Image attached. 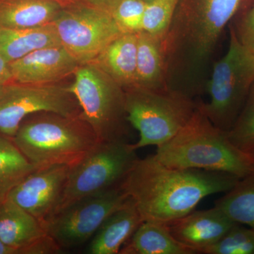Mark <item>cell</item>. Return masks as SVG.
I'll return each instance as SVG.
<instances>
[{"instance_id":"obj_1","label":"cell","mask_w":254,"mask_h":254,"mask_svg":"<svg viewBox=\"0 0 254 254\" xmlns=\"http://www.w3.org/2000/svg\"><path fill=\"white\" fill-rule=\"evenodd\" d=\"M254 0H179L162 37L167 86L193 98L205 91L206 73L225 28Z\"/></svg>"},{"instance_id":"obj_2","label":"cell","mask_w":254,"mask_h":254,"mask_svg":"<svg viewBox=\"0 0 254 254\" xmlns=\"http://www.w3.org/2000/svg\"><path fill=\"white\" fill-rule=\"evenodd\" d=\"M240 180L221 172L170 168L150 155L137 159L121 188L143 221L169 223L193 211L205 197L226 193Z\"/></svg>"},{"instance_id":"obj_3","label":"cell","mask_w":254,"mask_h":254,"mask_svg":"<svg viewBox=\"0 0 254 254\" xmlns=\"http://www.w3.org/2000/svg\"><path fill=\"white\" fill-rule=\"evenodd\" d=\"M154 156L170 168L221 172L240 179L254 173V160L230 141L227 131L210 122L199 102L190 121L157 147Z\"/></svg>"},{"instance_id":"obj_4","label":"cell","mask_w":254,"mask_h":254,"mask_svg":"<svg viewBox=\"0 0 254 254\" xmlns=\"http://www.w3.org/2000/svg\"><path fill=\"white\" fill-rule=\"evenodd\" d=\"M12 139L38 167L74 166L99 142L89 124L81 118L41 112L28 116Z\"/></svg>"},{"instance_id":"obj_5","label":"cell","mask_w":254,"mask_h":254,"mask_svg":"<svg viewBox=\"0 0 254 254\" xmlns=\"http://www.w3.org/2000/svg\"><path fill=\"white\" fill-rule=\"evenodd\" d=\"M67 89L77 100L81 117L100 141H127L128 133L125 91L95 63L81 64ZM129 124V123H128Z\"/></svg>"},{"instance_id":"obj_6","label":"cell","mask_w":254,"mask_h":254,"mask_svg":"<svg viewBox=\"0 0 254 254\" xmlns=\"http://www.w3.org/2000/svg\"><path fill=\"white\" fill-rule=\"evenodd\" d=\"M125 91V110L128 123L139 133L135 150L166 143L193 116L198 102L167 90L153 91L133 86Z\"/></svg>"},{"instance_id":"obj_7","label":"cell","mask_w":254,"mask_h":254,"mask_svg":"<svg viewBox=\"0 0 254 254\" xmlns=\"http://www.w3.org/2000/svg\"><path fill=\"white\" fill-rule=\"evenodd\" d=\"M229 30L228 50L214 64L205 86L210 102H199L210 122L227 132L238 118L254 83V57Z\"/></svg>"},{"instance_id":"obj_8","label":"cell","mask_w":254,"mask_h":254,"mask_svg":"<svg viewBox=\"0 0 254 254\" xmlns=\"http://www.w3.org/2000/svg\"><path fill=\"white\" fill-rule=\"evenodd\" d=\"M136 151L127 141L98 142L79 163L70 168L55 213L81 198L121 187L138 158Z\"/></svg>"},{"instance_id":"obj_9","label":"cell","mask_w":254,"mask_h":254,"mask_svg":"<svg viewBox=\"0 0 254 254\" xmlns=\"http://www.w3.org/2000/svg\"><path fill=\"white\" fill-rule=\"evenodd\" d=\"M52 23L62 46L80 64L94 60L124 33L111 13L83 1L64 7Z\"/></svg>"},{"instance_id":"obj_10","label":"cell","mask_w":254,"mask_h":254,"mask_svg":"<svg viewBox=\"0 0 254 254\" xmlns=\"http://www.w3.org/2000/svg\"><path fill=\"white\" fill-rule=\"evenodd\" d=\"M41 112L76 117L81 115V110L67 86L59 83L12 82L0 90V133L13 138L25 119Z\"/></svg>"},{"instance_id":"obj_11","label":"cell","mask_w":254,"mask_h":254,"mask_svg":"<svg viewBox=\"0 0 254 254\" xmlns=\"http://www.w3.org/2000/svg\"><path fill=\"white\" fill-rule=\"evenodd\" d=\"M128 198L121 187L90 195L57 212L43 225L60 248L77 247L89 240Z\"/></svg>"},{"instance_id":"obj_12","label":"cell","mask_w":254,"mask_h":254,"mask_svg":"<svg viewBox=\"0 0 254 254\" xmlns=\"http://www.w3.org/2000/svg\"><path fill=\"white\" fill-rule=\"evenodd\" d=\"M69 171L66 165L41 167L18 184L7 199L43 224L58 210Z\"/></svg>"},{"instance_id":"obj_13","label":"cell","mask_w":254,"mask_h":254,"mask_svg":"<svg viewBox=\"0 0 254 254\" xmlns=\"http://www.w3.org/2000/svg\"><path fill=\"white\" fill-rule=\"evenodd\" d=\"M0 240L18 254L61 251L38 219L9 199L0 202Z\"/></svg>"},{"instance_id":"obj_14","label":"cell","mask_w":254,"mask_h":254,"mask_svg":"<svg viewBox=\"0 0 254 254\" xmlns=\"http://www.w3.org/2000/svg\"><path fill=\"white\" fill-rule=\"evenodd\" d=\"M78 61L63 46L36 50L10 63L13 81L21 84L58 83L73 74Z\"/></svg>"},{"instance_id":"obj_15","label":"cell","mask_w":254,"mask_h":254,"mask_svg":"<svg viewBox=\"0 0 254 254\" xmlns=\"http://www.w3.org/2000/svg\"><path fill=\"white\" fill-rule=\"evenodd\" d=\"M169 230L182 245L200 254L218 242L237 222L217 207L192 211L169 223Z\"/></svg>"},{"instance_id":"obj_16","label":"cell","mask_w":254,"mask_h":254,"mask_svg":"<svg viewBox=\"0 0 254 254\" xmlns=\"http://www.w3.org/2000/svg\"><path fill=\"white\" fill-rule=\"evenodd\" d=\"M143 222L131 198L108 217L93 237L88 253L117 254Z\"/></svg>"},{"instance_id":"obj_17","label":"cell","mask_w":254,"mask_h":254,"mask_svg":"<svg viewBox=\"0 0 254 254\" xmlns=\"http://www.w3.org/2000/svg\"><path fill=\"white\" fill-rule=\"evenodd\" d=\"M137 33H123L92 61L124 90L136 86Z\"/></svg>"},{"instance_id":"obj_18","label":"cell","mask_w":254,"mask_h":254,"mask_svg":"<svg viewBox=\"0 0 254 254\" xmlns=\"http://www.w3.org/2000/svg\"><path fill=\"white\" fill-rule=\"evenodd\" d=\"M63 8L55 0H0V27L22 29L50 24Z\"/></svg>"},{"instance_id":"obj_19","label":"cell","mask_w":254,"mask_h":254,"mask_svg":"<svg viewBox=\"0 0 254 254\" xmlns=\"http://www.w3.org/2000/svg\"><path fill=\"white\" fill-rule=\"evenodd\" d=\"M59 46L61 42L53 23L22 29L1 28L0 55L9 63L36 50Z\"/></svg>"},{"instance_id":"obj_20","label":"cell","mask_w":254,"mask_h":254,"mask_svg":"<svg viewBox=\"0 0 254 254\" xmlns=\"http://www.w3.org/2000/svg\"><path fill=\"white\" fill-rule=\"evenodd\" d=\"M136 86L167 91L166 71L162 37L141 31L137 33Z\"/></svg>"},{"instance_id":"obj_21","label":"cell","mask_w":254,"mask_h":254,"mask_svg":"<svg viewBox=\"0 0 254 254\" xmlns=\"http://www.w3.org/2000/svg\"><path fill=\"white\" fill-rule=\"evenodd\" d=\"M120 254H194L170 233L166 223L143 221L129 240L123 245Z\"/></svg>"},{"instance_id":"obj_22","label":"cell","mask_w":254,"mask_h":254,"mask_svg":"<svg viewBox=\"0 0 254 254\" xmlns=\"http://www.w3.org/2000/svg\"><path fill=\"white\" fill-rule=\"evenodd\" d=\"M39 168L23 154L12 138L0 133V202L7 199L11 190Z\"/></svg>"},{"instance_id":"obj_23","label":"cell","mask_w":254,"mask_h":254,"mask_svg":"<svg viewBox=\"0 0 254 254\" xmlns=\"http://www.w3.org/2000/svg\"><path fill=\"white\" fill-rule=\"evenodd\" d=\"M233 221L254 230V173L240 179L235 186L215 202Z\"/></svg>"},{"instance_id":"obj_24","label":"cell","mask_w":254,"mask_h":254,"mask_svg":"<svg viewBox=\"0 0 254 254\" xmlns=\"http://www.w3.org/2000/svg\"><path fill=\"white\" fill-rule=\"evenodd\" d=\"M227 136L239 150L254 160V83Z\"/></svg>"},{"instance_id":"obj_25","label":"cell","mask_w":254,"mask_h":254,"mask_svg":"<svg viewBox=\"0 0 254 254\" xmlns=\"http://www.w3.org/2000/svg\"><path fill=\"white\" fill-rule=\"evenodd\" d=\"M200 254H254V230L237 223L214 245Z\"/></svg>"},{"instance_id":"obj_26","label":"cell","mask_w":254,"mask_h":254,"mask_svg":"<svg viewBox=\"0 0 254 254\" xmlns=\"http://www.w3.org/2000/svg\"><path fill=\"white\" fill-rule=\"evenodd\" d=\"M179 0H154L147 3L142 31L163 37L171 22Z\"/></svg>"},{"instance_id":"obj_27","label":"cell","mask_w":254,"mask_h":254,"mask_svg":"<svg viewBox=\"0 0 254 254\" xmlns=\"http://www.w3.org/2000/svg\"><path fill=\"white\" fill-rule=\"evenodd\" d=\"M146 4L143 0H120L115 6L111 14L124 33L142 31Z\"/></svg>"},{"instance_id":"obj_28","label":"cell","mask_w":254,"mask_h":254,"mask_svg":"<svg viewBox=\"0 0 254 254\" xmlns=\"http://www.w3.org/2000/svg\"><path fill=\"white\" fill-rule=\"evenodd\" d=\"M228 27L240 44L254 57V3L247 11L237 16Z\"/></svg>"},{"instance_id":"obj_29","label":"cell","mask_w":254,"mask_h":254,"mask_svg":"<svg viewBox=\"0 0 254 254\" xmlns=\"http://www.w3.org/2000/svg\"><path fill=\"white\" fill-rule=\"evenodd\" d=\"M12 82L14 81L10 63L0 55V86L9 84Z\"/></svg>"},{"instance_id":"obj_30","label":"cell","mask_w":254,"mask_h":254,"mask_svg":"<svg viewBox=\"0 0 254 254\" xmlns=\"http://www.w3.org/2000/svg\"><path fill=\"white\" fill-rule=\"evenodd\" d=\"M81 1L111 13L120 0H81Z\"/></svg>"},{"instance_id":"obj_31","label":"cell","mask_w":254,"mask_h":254,"mask_svg":"<svg viewBox=\"0 0 254 254\" xmlns=\"http://www.w3.org/2000/svg\"><path fill=\"white\" fill-rule=\"evenodd\" d=\"M0 254H18V252L0 240Z\"/></svg>"},{"instance_id":"obj_32","label":"cell","mask_w":254,"mask_h":254,"mask_svg":"<svg viewBox=\"0 0 254 254\" xmlns=\"http://www.w3.org/2000/svg\"><path fill=\"white\" fill-rule=\"evenodd\" d=\"M60 3L63 7H66V6H71V5L77 4L78 2H81V0H55Z\"/></svg>"},{"instance_id":"obj_33","label":"cell","mask_w":254,"mask_h":254,"mask_svg":"<svg viewBox=\"0 0 254 254\" xmlns=\"http://www.w3.org/2000/svg\"><path fill=\"white\" fill-rule=\"evenodd\" d=\"M143 1H145V3H150L151 1H154V0H143Z\"/></svg>"},{"instance_id":"obj_34","label":"cell","mask_w":254,"mask_h":254,"mask_svg":"<svg viewBox=\"0 0 254 254\" xmlns=\"http://www.w3.org/2000/svg\"><path fill=\"white\" fill-rule=\"evenodd\" d=\"M4 86H5V85H4ZM2 86H0V90H1V88H2Z\"/></svg>"},{"instance_id":"obj_35","label":"cell","mask_w":254,"mask_h":254,"mask_svg":"<svg viewBox=\"0 0 254 254\" xmlns=\"http://www.w3.org/2000/svg\"><path fill=\"white\" fill-rule=\"evenodd\" d=\"M0 32H1V27H0Z\"/></svg>"}]
</instances>
